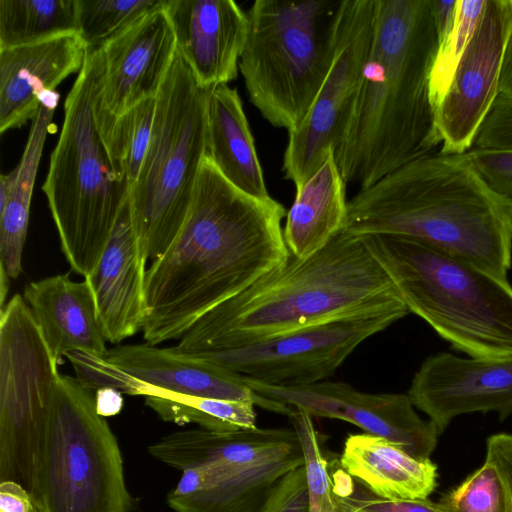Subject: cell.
<instances>
[{
	"instance_id": "40",
	"label": "cell",
	"mask_w": 512,
	"mask_h": 512,
	"mask_svg": "<svg viewBox=\"0 0 512 512\" xmlns=\"http://www.w3.org/2000/svg\"><path fill=\"white\" fill-rule=\"evenodd\" d=\"M493 462L503 475L512 502V434L498 433L486 441V458Z\"/></svg>"
},
{
	"instance_id": "46",
	"label": "cell",
	"mask_w": 512,
	"mask_h": 512,
	"mask_svg": "<svg viewBox=\"0 0 512 512\" xmlns=\"http://www.w3.org/2000/svg\"><path fill=\"white\" fill-rule=\"evenodd\" d=\"M333 499H334V503H333L332 512H355L347 504H345L342 500L337 498L334 494H333Z\"/></svg>"
},
{
	"instance_id": "41",
	"label": "cell",
	"mask_w": 512,
	"mask_h": 512,
	"mask_svg": "<svg viewBox=\"0 0 512 512\" xmlns=\"http://www.w3.org/2000/svg\"><path fill=\"white\" fill-rule=\"evenodd\" d=\"M0 512H39L31 494L15 481L0 483Z\"/></svg>"
},
{
	"instance_id": "33",
	"label": "cell",
	"mask_w": 512,
	"mask_h": 512,
	"mask_svg": "<svg viewBox=\"0 0 512 512\" xmlns=\"http://www.w3.org/2000/svg\"><path fill=\"white\" fill-rule=\"evenodd\" d=\"M439 503L448 512H512L507 483L498 467L487 459L446 492Z\"/></svg>"
},
{
	"instance_id": "3",
	"label": "cell",
	"mask_w": 512,
	"mask_h": 512,
	"mask_svg": "<svg viewBox=\"0 0 512 512\" xmlns=\"http://www.w3.org/2000/svg\"><path fill=\"white\" fill-rule=\"evenodd\" d=\"M342 231L419 241L501 279L512 265L511 201L480 176L467 153H429L349 201Z\"/></svg>"
},
{
	"instance_id": "31",
	"label": "cell",
	"mask_w": 512,
	"mask_h": 512,
	"mask_svg": "<svg viewBox=\"0 0 512 512\" xmlns=\"http://www.w3.org/2000/svg\"><path fill=\"white\" fill-rule=\"evenodd\" d=\"M77 33L98 48L165 0H76Z\"/></svg>"
},
{
	"instance_id": "14",
	"label": "cell",
	"mask_w": 512,
	"mask_h": 512,
	"mask_svg": "<svg viewBox=\"0 0 512 512\" xmlns=\"http://www.w3.org/2000/svg\"><path fill=\"white\" fill-rule=\"evenodd\" d=\"M512 0H487L485 10L436 110L442 153H466L499 95Z\"/></svg>"
},
{
	"instance_id": "22",
	"label": "cell",
	"mask_w": 512,
	"mask_h": 512,
	"mask_svg": "<svg viewBox=\"0 0 512 512\" xmlns=\"http://www.w3.org/2000/svg\"><path fill=\"white\" fill-rule=\"evenodd\" d=\"M23 298L58 364L72 351L108 352L90 285L86 279L54 275L30 282Z\"/></svg>"
},
{
	"instance_id": "6",
	"label": "cell",
	"mask_w": 512,
	"mask_h": 512,
	"mask_svg": "<svg viewBox=\"0 0 512 512\" xmlns=\"http://www.w3.org/2000/svg\"><path fill=\"white\" fill-rule=\"evenodd\" d=\"M99 49L86 60L64 103V121L42 190L61 249L84 278L97 265L129 195L98 133L91 90Z\"/></svg>"
},
{
	"instance_id": "4",
	"label": "cell",
	"mask_w": 512,
	"mask_h": 512,
	"mask_svg": "<svg viewBox=\"0 0 512 512\" xmlns=\"http://www.w3.org/2000/svg\"><path fill=\"white\" fill-rule=\"evenodd\" d=\"M403 304L362 237L341 230L313 255H290L282 267L203 314L170 348L200 357Z\"/></svg>"
},
{
	"instance_id": "24",
	"label": "cell",
	"mask_w": 512,
	"mask_h": 512,
	"mask_svg": "<svg viewBox=\"0 0 512 512\" xmlns=\"http://www.w3.org/2000/svg\"><path fill=\"white\" fill-rule=\"evenodd\" d=\"M58 100L55 90L43 95L18 165L0 176V266L10 279L22 271L33 187Z\"/></svg>"
},
{
	"instance_id": "29",
	"label": "cell",
	"mask_w": 512,
	"mask_h": 512,
	"mask_svg": "<svg viewBox=\"0 0 512 512\" xmlns=\"http://www.w3.org/2000/svg\"><path fill=\"white\" fill-rule=\"evenodd\" d=\"M76 0H0V50L77 33Z\"/></svg>"
},
{
	"instance_id": "32",
	"label": "cell",
	"mask_w": 512,
	"mask_h": 512,
	"mask_svg": "<svg viewBox=\"0 0 512 512\" xmlns=\"http://www.w3.org/2000/svg\"><path fill=\"white\" fill-rule=\"evenodd\" d=\"M486 3L487 0H457L454 28L446 41L439 45L430 74V97L435 113L450 87Z\"/></svg>"
},
{
	"instance_id": "28",
	"label": "cell",
	"mask_w": 512,
	"mask_h": 512,
	"mask_svg": "<svg viewBox=\"0 0 512 512\" xmlns=\"http://www.w3.org/2000/svg\"><path fill=\"white\" fill-rule=\"evenodd\" d=\"M302 465L304 461L291 460L243 470L193 494L169 493L167 503L176 512H262L278 481Z\"/></svg>"
},
{
	"instance_id": "2",
	"label": "cell",
	"mask_w": 512,
	"mask_h": 512,
	"mask_svg": "<svg viewBox=\"0 0 512 512\" xmlns=\"http://www.w3.org/2000/svg\"><path fill=\"white\" fill-rule=\"evenodd\" d=\"M438 47L431 0H377L361 84L334 151L346 183L367 188L441 145L429 86Z\"/></svg>"
},
{
	"instance_id": "12",
	"label": "cell",
	"mask_w": 512,
	"mask_h": 512,
	"mask_svg": "<svg viewBox=\"0 0 512 512\" xmlns=\"http://www.w3.org/2000/svg\"><path fill=\"white\" fill-rule=\"evenodd\" d=\"M408 313L403 304L329 320L195 358L267 384L310 385L328 379L362 342Z\"/></svg>"
},
{
	"instance_id": "36",
	"label": "cell",
	"mask_w": 512,
	"mask_h": 512,
	"mask_svg": "<svg viewBox=\"0 0 512 512\" xmlns=\"http://www.w3.org/2000/svg\"><path fill=\"white\" fill-rule=\"evenodd\" d=\"M474 168L498 194L512 201V149H480L466 152Z\"/></svg>"
},
{
	"instance_id": "23",
	"label": "cell",
	"mask_w": 512,
	"mask_h": 512,
	"mask_svg": "<svg viewBox=\"0 0 512 512\" xmlns=\"http://www.w3.org/2000/svg\"><path fill=\"white\" fill-rule=\"evenodd\" d=\"M340 466L374 494L392 500L428 499L437 487V466L380 436L350 434Z\"/></svg>"
},
{
	"instance_id": "45",
	"label": "cell",
	"mask_w": 512,
	"mask_h": 512,
	"mask_svg": "<svg viewBox=\"0 0 512 512\" xmlns=\"http://www.w3.org/2000/svg\"><path fill=\"white\" fill-rule=\"evenodd\" d=\"M9 279L10 278L6 274L3 267L0 266V295H1L0 296V301H1L0 311L3 310L5 307L4 302H5V298H6V295L8 292V288H9Z\"/></svg>"
},
{
	"instance_id": "17",
	"label": "cell",
	"mask_w": 512,
	"mask_h": 512,
	"mask_svg": "<svg viewBox=\"0 0 512 512\" xmlns=\"http://www.w3.org/2000/svg\"><path fill=\"white\" fill-rule=\"evenodd\" d=\"M163 9L177 51L201 87L237 77L248 36L247 12L232 0H165Z\"/></svg>"
},
{
	"instance_id": "39",
	"label": "cell",
	"mask_w": 512,
	"mask_h": 512,
	"mask_svg": "<svg viewBox=\"0 0 512 512\" xmlns=\"http://www.w3.org/2000/svg\"><path fill=\"white\" fill-rule=\"evenodd\" d=\"M243 471L224 464H209L183 471L182 476L170 494L186 496L213 487L225 479Z\"/></svg>"
},
{
	"instance_id": "19",
	"label": "cell",
	"mask_w": 512,
	"mask_h": 512,
	"mask_svg": "<svg viewBox=\"0 0 512 512\" xmlns=\"http://www.w3.org/2000/svg\"><path fill=\"white\" fill-rule=\"evenodd\" d=\"M89 47L78 33L0 50V132L33 120L41 99L80 72Z\"/></svg>"
},
{
	"instance_id": "11",
	"label": "cell",
	"mask_w": 512,
	"mask_h": 512,
	"mask_svg": "<svg viewBox=\"0 0 512 512\" xmlns=\"http://www.w3.org/2000/svg\"><path fill=\"white\" fill-rule=\"evenodd\" d=\"M377 0H341L333 58L308 114L288 133L284 178L298 190L335 151L351 114L374 37Z\"/></svg>"
},
{
	"instance_id": "44",
	"label": "cell",
	"mask_w": 512,
	"mask_h": 512,
	"mask_svg": "<svg viewBox=\"0 0 512 512\" xmlns=\"http://www.w3.org/2000/svg\"><path fill=\"white\" fill-rule=\"evenodd\" d=\"M499 96L512 98V32L509 36L502 62Z\"/></svg>"
},
{
	"instance_id": "25",
	"label": "cell",
	"mask_w": 512,
	"mask_h": 512,
	"mask_svg": "<svg viewBox=\"0 0 512 512\" xmlns=\"http://www.w3.org/2000/svg\"><path fill=\"white\" fill-rule=\"evenodd\" d=\"M207 125V154L221 174L242 192L261 200L270 199L237 89L228 84L212 88Z\"/></svg>"
},
{
	"instance_id": "35",
	"label": "cell",
	"mask_w": 512,
	"mask_h": 512,
	"mask_svg": "<svg viewBox=\"0 0 512 512\" xmlns=\"http://www.w3.org/2000/svg\"><path fill=\"white\" fill-rule=\"evenodd\" d=\"M333 494L355 512H448L439 502L428 499L392 500L374 494L350 476L338 458L329 461Z\"/></svg>"
},
{
	"instance_id": "13",
	"label": "cell",
	"mask_w": 512,
	"mask_h": 512,
	"mask_svg": "<svg viewBox=\"0 0 512 512\" xmlns=\"http://www.w3.org/2000/svg\"><path fill=\"white\" fill-rule=\"evenodd\" d=\"M258 395L313 417L339 419L365 433L384 437L419 459H430L440 432L430 420L415 411L408 394H372L356 390L345 382L321 381L303 386H280L244 377Z\"/></svg>"
},
{
	"instance_id": "15",
	"label": "cell",
	"mask_w": 512,
	"mask_h": 512,
	"mask_svg": "<svg viewBox=\"0 0 512 512\" xmlns=\"http://www.w3.org/2000/svg\"><path fill=\"white\" fill-rule=\"evenodd\" d=\"M407 394L440 434L462 414L496 412L503 421L512 415V357L431 355L414 374Z\"/></svg>"
},
{
	"instance_id": "43",
	"label": "cell",
	"mask_w": 512,
	"mask_h": 512,
	"mask_svg": "<svg viewBox=\"0 0 512 512\" xmlns=\"http://www.w3.org/2000/svg\"><path fill=\"white\" fill-rule=\"evenodd\" d=\"M97 413L102 417L117 415L123 406L122 393L114 389H99L95 391Z\"/></svg>"
},
{
	"instance_id": "10",
	"label": "cell",
	"mask_w": 512,
	"mask_h": 512,
	"mask_svg": "<svg viewBox=\"0 0 512 512\" xmlns=\"http://www.w3.org/2000/svg\"><path fill=\"white\" fill-rule=\"evenodd\" d=\"M24 298L0 311V480L37 489L60 373Z\"/></svg>"
},
{
	"instance_id": "20",
	"label": "cell",
	"mask_w": 512,
	"mask_h": 512,
	"mask_svg": "<svg viewBox=\"0 0 512 512\" xmlns=\"http://www.w3.org/2000/svg\"><path fill=\"white\" fill-rule=\"evenodd\" d=\"M148 452L182 471L209 464L247 470L291 460L304 461L302 445L294 428L176 431L150 445Z\"/></svg>"
},
{
	"instance_id": "47",
	"label": "cell",
	"mask_w": 512,
	"mask_h": 512,
	"mask_svg": "<svg viewBox=\"0 0 512 512\" xmlns=\"http://www.w3.org/2000/svg\"><path fill=\"white\" fill-rule=\"evenodd\" d=\"M511 215H512V201H511Z\"/></svg>"
},
{
	"instance_id": "7",
	"label": "cell",
	"mask_w": 512,
	"mask_h": 512,
	"mask_svg": "<svg viewBox=\"0 0 512 512\" xmlns=\"http://www.w3.org/2000/svg\"><path fill=\"white\" fill-rule=\"evenodd\" d=\"M212 88L201 87L178 53L156 98L149 146L128 202L140 258H159L181 230L208 148Z\"/></svg>"
},
{
	"instance_id": "9",
	"label": "cell",
	"mask_w": 512,
	"mask_h": 512,
	"mask_svg": "<svg viewBox=\"0 0 512 512\" xmlns=\"http://www.w3.org/2000/svg\"><path fill=\"white\" fill-rule=\"evenodd\" d=\"M33 501L39 512H129L116 436L96 410L95 392L58 378Z\"/></svg>"
},
{
	"instance_id": "5",
	"label": "cell",
	"mask_w": 512,
	"mask_h": 512,
	"mask_svg": "<svg viewBox=\"0 0 512 512\" xmlns=\"http://www.w3.org/2000/svg\"><path fill=\"white\" fill-rule=\"evenodd\" d=\"M360 237L409 312L454 349L474 358L512 357V286L507 279L410 238Z\"/></svg>"
},
{
	"instance_id": "30",
	"label": "cell",
	"mask_w": 512,
	"mask_h": 512,
	"mask_svg": "<svg viewBox=\"0 0 512 512\" xmlns=\"http://www.w3.org/2000/svg\"><path fill=\"white\" fill-rule=\"evenodd\" d=\"M156 98L146 99L117 117L105 144L116 172L129 190L139 176L149 146Z\"/></svg>"
},
{
	"instance_id": "18",
	"label": "cell",
	"mask_w": 512,
	"mask_h": 512,
	"mask_svg": "<svg viewBox=\"0 0 512 512\" xmlns=\"http://www.w3.org/2000/svg\"><path fill=\"white\" fill-rule=\"evenodd\" d=\"M105 358L126 374L172 393L204 398L247 401L290 417L294 408L255 393L244 377L217 364L150 344L121 345Z\"/></svg>"
},
{
	"instance_id": "37",
	"label": "cell",
	"mask_w": 512,
	"mask_h": 512,
	"mask_svg": "<svg viewBox=\"0 0 512 512\" xmlns=\"http://www.w3.org/2000/svg\"><path fill=\"white\" fill-rule=\"evenodd\" d=\"M262 512H309L304 465L290 470L278 481Z\"/></svg>"
},
{
	"instance_id": "8",
	"label": "cell",
	"mask_w": 512,
	"mask_h": 512,
	"mask_svg": "<svg viewBox=\"0 0 512 512\" xmlns=\"http://www.w3.org/2000/svg\"><path fill=\"white\" fill-rule=\"evenodd\" d=\"M340 1L256 0L247 11L239 71L250 102L274 127L292 132L311 109L333 58Z\"/></svg>"
},
{
	"instance_id": "21",
	"label": "cell",
	"mask_w": 512,
	"mask_h": 512,
	"mask_svg": "<svg viewBox=\"0 0 512 512\" xmlns=\"http://www.w3.org/2000/svg\"><path fill=\"white\" fill-rule=\"evenodd\" d=\"M146 263L140 258L128 199L92 273L86 276L103 335L117 344L142 331Z\"/></svg>"
},
{
	"instance_id": "1",
	"label": "cell",
	"mask_w": 512,
	"mask_h": 512,
	"mask_svg": "<svg viewBox=\"0 0 512 512\" xmlns=\"http://www.w3.org/2000/svg\"><path fill=\"white\" fill-rule=\"evenodd\" d=\"M286 214L272 197L234 187L206 153L181 230L146 271L147 344L181 338L203 314L286 264Z\"/></svg>"
},
{
	"instance_id": "16",
	"label": "cell",
	"mask_w": 512,
	"mask_h": 512,
	"mask_svg": "<svg viewBox=\"0 0 512 512\" xmlns=\"http://www.w3.org/2000/svg\"><path fill=\"white\" fill-rule=\"evenodd\" d=\"M98 48L103 63L100 92L114 117L157 97L177 52L173 28L163 6Z\"/></svg>"
},
{
	"instance_id": "26",
	"label": "cell",
	"mask_w": 512,
	"mask_h": 512,
	"mask_svg": "<svg viewBox=\"0 0 512 512\" xmlns=\"http://www.w3.org/2000/svg\"><path fill=\"white\" fill-rule=\"evenodd\" d=\"M346 182L330 151L324 162L298 189L283 229L290 254L305 259L338 234L344 225L348 201Z\"/></svg>"
},
{
	"instance_id": "42",
	"label": "cell",
	"mask_w": 512,
	"mask_h": 512,
	"mask_svg": "<svg viewBox=\"0 0 512 512\" xmlns=\"http://www.w3.org/2000/svg\"><path fill=\"white\" fill-rule=\"evenodd\" d=\"M439 45L451 34L457 15V0H431Z\"/></svg>"
},
{
	"instance_id": "34",
	"label": "cell",
	"mask_w": 512,
	"mask_h": 512,
	"mask_svg": "<svg viewBox=\"0 0 512 512\" xmlns=\"http://www.w3.org/2000/svg\"><path fill=\"white\" fill-rule=\"evenodd\" d=\"M289 419L302 445L309 512H332L334 499L329 461L322 451L312 417L305 411L294 408Z\"/></svg>"
},
{
	"instance_id": "38",
	"label": "cell",
	"mask_w": 512,
	"mask_h": 512,
	"mask_svg": "<svg viewBox=\"0 0 512 512\" xmlns=\"http://www.w3.org/2000/svg\"><path fill=\"white\" fill-rule=\"evenodd\" d=\"M473 147L512 149V98L498 95L479 128Z\"/></svg>"
},
{
	"instance_id": "27",
	"label": "cell",
	"mask_w": 512,
	"mask_h": 512,
	"mask_svg": "<svg viewBox=\"0 0 512 512\" xmlns=\"http://www.w3.org/2000/svg\"><path fill=\"white\" fill-rule=\"evenodd\" d=\"M125 394L144 396L145 404L167 422L194 423L217 432L256 428L255 405L251 402L180 395L152 387L130 375Z\"/></svg>"
}]
</instances>
